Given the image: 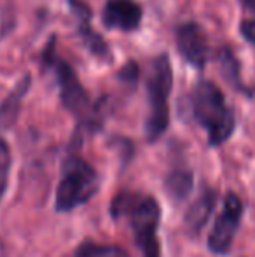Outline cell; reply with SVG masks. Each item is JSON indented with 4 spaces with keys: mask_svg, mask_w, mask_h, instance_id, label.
I'll return each mask as SVG.
<instances>
[{
    "mask_svg": "<svg viewBox=\"0 0 255 257\" xmlns=\"http://www.w3.org/2000/svg\"><path fill=\"white\" fill-rule=\"evenodd\" d=\"M192 117L208 133V144L218 147L231 139L236 128L234 110L225 103L222 89L208 79H201L191 93Z\"/></svg>",
    "mask_w": 255,
    "mask_h": 257,
    "instance_id": "1",
    "label": "cell"
},
{
    "mask_svg": "<svg viewBox=\"0 0 255 257\" xmlns=\"http://www.w3.org/2000/svg\"><path fill=\"white\" fill-rule=\"evenodd\" d=\"M110 213L114 217H124L129 220L143 257H161V247L157 240L161 208L152 196L129 191L119 193L112 200Z\"/></svg>",
    "mask_w": 255,
    "mask_h": 257,
    "instance_id": "2",
    "label": "cell"
},
{
    "mask_svg": "<svg viewBox=\"0 0 255 257\" xmlns=\"http://www.w3.org/2000/svg\"><path fill=\"white\" fill-rule=\"evenodd\" d=\"M55 37L51 39L42 54V61L46 67L53 68L58 81L60 88V98L65 105L67 110H70L75 117L79 119V122L88 128H98L100 122L96 119V110L93 108L89 95L86 91V88L82 86V82L79 81V75L75 74V70L70 67V63L60 58L55 51Z\"/></svg>",
    "mask_w": 255,
    "mask_h": 257,
    "instance_id": "3",
    "label": "cell"
},
{
    "mask_svg": "<svg viewBox=\"0 0 255 257\" xmlns=\"http://www.w3.org/2000/svg\"><path fill=\"white\" fill-rule=\"evenodd\" d=\"M173 88V72H171L168 54L154 58L147 75V95H149V115L145 121V133L149 142H156L170 124V98Z\"/></svg>",
    "mask_w": 255,
    "mask_h": 257,
    "instance_id": "4",
    "label": "cell"
},
{
    "mask_svg": "<svg viewBox=\"0 0 255 257\" xmlns=\"http://www.w3.org/2000/svg\"><path fill=\"white\" fill-rule=\"evenodd\" d=\"M100 182L102 179L88 161L77 156L68 158L63 165L62 179L56 187V212L67 213L88 203L98 193Z\"/></svg>",
    "mask_w": 255,
    "mask_h": 257,
    "instance_id": "5",
    "label": "cell"
},
{
    "mask_svg": "<svg viewBox=\"0 0 255 257\" xmlns=\"http://www.w3.org/2000/svg\"><path fill=\"white\" fill-rule=\"evenodd\" d=\"M243 217V203L234 193H229L224 200V208L215 219L213 229L208 236V248L217 255H225L232 247L239 222Z\"/></svg>",
    "mask_w": 255,
    "mask_h": 257,
    "instance_id": "6",
    "label": "cell"
},
{
    "mask_svg": "<svg viewBox=\"0 0 255 257\" xmlns=\"http://www.w3.org/2000/svg\"><path fill=\"white\" fill-rule=\"evenodd\" d=\"M177 48L182 58L194 68H204L210 60V44H208L206 32L196 21H187L177 27L175 30Z\"/></svg>",
    "mask_w": 255,
    "mask_h": 257,
    "instance_id": "7",
    "label": "cell"
},
{
    "mask_svg": "<svg viewBox=\"0 0 255 257\" xmlns=\"http://www.w3.org/2000/svg\"><path fill=\"white\" fill-rule=\"evenodd\" d=\"M143 11L135 0H107L102 13V21L110 30L131 32L142 23Z\"/></svg>",
    "mask_w": 255,
    "mask_h": 257,
    "instance_id": "8",
    "label": "cell"
},
{
    "mask_svg": "<svg viewBox=\"0 0 255 257\" xmlns=\"http://www.w3.org/2000/svg\"><path fill=\"white\" fill-rule=\"evenodd\" d=\"M32 84L30 74H25L20 81L16 82V86L13 88V91L4 98V102L0 103V132L9 130L11 126H14L18 115L21 110V102L27 96L28 89Z\"/></svg>",
    "mask_w": 255,
    "mask_h": 257,
    "instance_id": "9",
    "label": "cell"
},
{
    "mask_svg": "<svg viewBox=\"0 0 255 257\" xmlns=\"http://www.w3.org/2000/svg\"><path fill=\"white\" fill-rule=\"evenodd\" d=\"M217 203V191L206 189L194 203L189 206L185 215V226L191 234H197L204 227L206 220L210 219L211 212Z\"/></svg>",
    "mask_w": 255,
    "mask_h": 257,
    "instance_id": "10",
    "label": "cell"
},
{
    "mask_svg": "<svg viewBox=\"0 0 255 257\" xmlns=\"http://www.w3.org/2000/svg\"><path fill=\"white\" fill-rule=\"evenodd\" d=\"M77 20H79V35H81L84 46L89 49V53L103 61H112V51H110L109 44L103 41V37L98 32L93 30L91 16H82L77 18Z\"/></svg>",
    "mask_w": 255,
    "mask_h": 257,
    "instance_id": "11",
    "label": "cell"
},
{
    "mask_svg": "<svg viewBox=\"0 0 255 257\" xmlns=\"http://www.w3.org/2000/svg\"><path fill=\"white\" fill-rule=\"evenodd\" d=\"M192 189V173L189 170H173L166 177V191L173 200L182 201Z\"/></svg>",
    "mask_w": 255,
    "mask_h": 257,
    "instance_id": "12",
    "label": "cell"
},
{
    "mask_svg": "<svg viewBox=\"0 0 255 257\" xmlns=\"http://www.w3.org/2000/svg\"><path fill=\"white\" fill-rule=\"evenodd\" d=\"M218 65H220V72L225 81L234 86L236 89H239V91H245V86H243L241 77H239V63L231 49H220V53H218Z\"/></svg>",
    "mask_w": 255,
    "mask_h": 257,
    "instance_id": "13",
    "label": "cell"
},
{
    "mask_svg": "<svg viewBox=\"0 0 255 257\" xmlns=\"http://www.w3.org/2000/svg\"><path fill=\"white\" fill-rule=\"evenodd\" d=\"M74 257H129V254L117 245L84 241V243L79 245Z\"/></svg>",
    "mask_w": 255,
    "mask_h": 257,
    "instance_id": "14",
    "label": "cell"
},
{
    "mask_svg": "<svg viewBox=\"0 0 255 257\" xmlns=\"http://www.w3.org/2000/svg\"><path fill=\"white\" fill-rule=\"evenodd\" d=\"M11 163H13L11 149L6 140L0 137V200H2L4 193H6V189H7V182H9Z\"/></svg>",
    "mask_w": 255,
    "mask_h": 257,
    "instance_id": "15",
    "label": "cell"
},
{
    "mask_svg": "<svg viewBox=\"0 0 255 257\" xmlns=\"http://www.w3.org/2000/svg\"><path fill=\"white\" fill-rule=\"evenodd\" d=\"M119 79L123 82H126L129 86H135L138 82V77H140V68H138V63L136 61H128L123 68L119 70Z\"/></svg>",
    "mask_w": 255,
    "mask_h": 257,
    "instance_id": "16",
    "label": "cell"
},
{
    "mask_svg": "<svg viewBox=\"0 0 255 257\" xmlns=\"http://www.w3.org/2000/svg\"><path fill=\"white\" fill-rule=\"evenodd\" d=\"M239 34H241L250 44L255 46V18L243 20L241 23H239Z\"/></svg>",
    "mask_w": 255,
    "mask_h": 257,
    "instance_id": "17",
    "label": "cell"
},
{
    "mask_svg": "<svg viewBox=\"0 0 255 257\" xmlns=\"http://www.w3.org/2000/svg\"><path fill=\"white\" fill-rule=\"evenodd\" d=\"M239 4H241V7L245 11L255 14V0H239Z\"/></svg>",
    "mask_w": 255,
    "mask_h": 257,
    "instance_id": "18",
    "label": "cell"
},
{
    "mask_svg": "<svg viewBox=\"0 0 255 257\" xmlns=\"http://www.w3.org/2000/svg\"><path fill=\"white\" fill-rule=\"evenodd\" d=\"M0 257H4V248H2V243H0Z\"/></svg>",
    "mask_w": 255,
    "mask_h": 257,
    "instance_id": "19",
    "label": "cell"
}]
</instances>
